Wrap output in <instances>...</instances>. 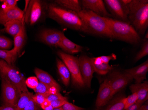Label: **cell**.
Segmentation results:
<instances>
[{"label":"cell","instance_id":"obj_1","mask_svg":"<svg viewBox=\"0 0 148 110\" xmlns=\"http://www.w3.org/2000/svg\"><path fill=\"white\" fill-rule=\"evenodd\" d=\"M127 5L128 20L139 35H144L148 27V0H131Z\"/></svg>","mask_w":148,"mask_h":110},{"label":"cell","instance_id":"obj_2","mask_svg":"<svg viewBox=\"0 0 148 110\" xmlns=\"http://www.w3.org/2000/svg\"><path fill=\"white\" fill-rule=\"evenodd\" d=\"M77 14L84 25L86 33L111 38L106 18L86 9H82Z\"/></svg>","mask_w":148,"mask_h":110},{"label":"cell","instance_id":"obj_3","mask_svg":"<svg viewBox=\"0 0 148 110\" xmlns=\"http://www.w3.org/2000/svg\"><path fill=\"white\" fill-rule=\"evenodd\" d=\"M49 17L70 28L86 33L85 27L77 13L50 4L48 7Z\"/></svg>","mask_w":148,"mask_h":110},{"label":"cell","instance_id":"obj_4","mask_svg":"<svg viewBox=\"0 0 148 110\" xmlns=\"http://www.w3.org/2000/svg\"><path fill=\"white\" fill-rule=\"evenodd\" d=\"M106 19L111 38L131 44H137L139 43L140 36L130 23L111 18H106Z\"/></svg>","mask_w":148,"mask_h":110},{"label":"cell","instance_id":"obj_5","mask_svg":"<svg viewBox=\"0 0 148 110\" xmlns=\"http://www.w3.org/2000/svg\"><path fill=\"white\" fill-rule=\"evenodd\" d=\"M1 60L0 77L3 78L16 87L21 93L29 92L25 84V80L14 66Z\"/></svg>","mask_w":148,"mask_h":110},{"label":"cell","instance_id":"obj_6","mask_svg":"<svg viewBox=\"0 0 148 110\" xmlns=\"http://www.w3.org/2000/svg\"><path fill=\"white\" fill-rule=\"evenodd\" d=\"M57 54L69 69L73 86L78 88L84 87L85 86L81 74L78 58L62 51H58Z\"/></svg>","mask_w":148,"mask_h":110},{"label":"cell","instance_id":"obj_7","mask_svg":"<svg viewBox=\"0 0 148 110\" xmlns=\"http://www.w3.org/2000/svg\"><path fill=\"white\" fill-rule=\"evenodd\" d=\"M1 98L3 104L17 105L21 92L14 85L1 78Z\"/></svg>","mask_w":148,"mask_h":110},{"label":"cell","instance_id":"obj_8","mask_svg":"<svg viewBox=\"0 0 148 110\" xmlns=\"http://www.w3.org/2000/svg\"><path fill=\"white\" fill-rule=\"evenodd\" d=\"M133 80V78L129 74L126 72H121L118 71L113 72L109 78H107L112 89L113 96L122 90Z\"/></svg>","mask_w":148,"mask_h":110},{"label":"cell","instance_id":"obj_9","mask_svg":"<svg viewBox=\"0 0 148 110\" xmlns=\"http://www.w3.org/2000/svg\"><path fill=\"white\" fill-rule=\"evenodd\" d=\"M78 59L81 74L85 86L90 88L93 74L95 72L91 58L82 55Z\"/></svg>","mask_w":148,"mask_h":110},{"label":"cell","instance_id":"obj_10","mask_svg":"<svg viewBox=\"0 0 148 110\" xmlns=\"http://www.w3.org/2000/svg\"><path fill=\"white\" fill-rule=\"evenodd\" d=\"M104 2L114 16L124 22L128 20V7L122 0H105Z\"/></svg>","mask_w":148,"mask_h":110},{"label":"cell","instance_id":"obj_11","mask_svg":"<svg viewBox=\"0 0 148 110\" xmlns=\"http://www.w3.org/2000/svg\"><path fill=\"white\" fill-rule=\"evenodd\" d=\"M81 3L83 9L88 10L105 18H110L111 16L102 0H83Z\"/></svg>","mask_w":148,"mask_h":110},{"label":"cell","instance_id":"obj_12","mask_svg":"<svg viewBox=\"0 0 148 110\" xmlns=\"http://www.w3.org/2000/svg\"><path fill=\"white\" fill-rule=\"evenodd\" d=\"M64 34L55 30L46 29L40 33V38L46 44L55 47H59L62 37Z\"/></svg>","mask_w":148,"mask_h":110},{"label":"cell","instance_id":"obj_13","mask_svg":"<svg viewBox=\"0 0 148 110\" xmlns=\"http://www.w3.org/2000/svg\"><path fill=\"white\" fill-rule=\"evenodd\" d=\"M113 97L112 89L107 79H106L100 86L95 105L97 107L104 106L109 102Z\"/></svg>","mask_w":148,"mask_h":110},{"label":"cell","instance_id":"obj_14","mask_svg":"<svg viewBox=\"0 0 148 110\" xmlns=\"http://www.w3.org/2000/svg\"><path fill=\"white\" fill-rule=\"evenodd\" d=\"M42 5L40 1H31L26 15L25 16V21L31 25L36 24L42 14Z\"/></svg>","mask_w":148,"mask_h":110},{"label":"cell","instance_id":"obj_15","mask_svg":"<svg viewBox=\"0 0 148 110\" xmlns=\"http://www.w3.org/2000/svg\"><path fill=\"white\" fill-rule=\"evenodd\" d=\"M24 17V11L17 6L7 11H3L0 9V24L3 25L10 21L22 20Z\"/></svg>","mask_w":148,"mask_h":110},{"label":"cell","instance_id":"obj_16","mask_svg":"<svg viewBox=\"0 0 148 110\" xmlns=\"http://www.w3.org/2000/svg\"><path fill=\"white\" fill-rule=\"evenodd\" d=\"M148 72V60L137 67L125 70V72L129 74L135 80V83L143 82L146 79Z\"/></svg>","mask_w":148,"mask_h":110},{"label":"cell","instance_id":"obj_17","mask_svg":"<svg viewBox=\"0 0 148 110\" xmlns=\"http://www.w3.org/2000/svg\"><path fill=\"white\" fill-rule=\"evenodd\" d=\"M130 89L132 93H136L137 94L138 97L137 102L143 105L148 101V81L132 84L130 86Z\"/></svg>","mask_w":148,"mask_h":110},{"label":"cell","instance_id":"obj_18","mask_svg":"<svg viewBox=\"0 0 148 110\" xmlns=\"http://www.w3.org/2000/svg\"><path fill=\"white\" fill-rule=\"evenodd\" d=\"M34 72L39 82L49 86L55 87L60 91V85L49 73L38 68L35 69Z\"/></svg>","mask_w":148,"mask_h":110},{"label":"cell","instance_id":"obj_19","mask_svg":"<svg viewBox=\"0 0 148 110\" xmlns=\"http://www.w3.org/2000/svg\"><path fill=\"white\" fill-rule=\"evenodd\" d=\"M58 47L61 48L64 52L71 54L79 53L83 49V47L73 43L66 38L64 34L62 37Z\"/></svg>","mask_w":148,"mask_h":110},{"label":"cell","instance_id":"obj_20","mask_svg":"<svg viewBox=\"0 0 148 110\" xmlns=\"http://www.w3.org/2000/svg\"><path fill=\"white\" fill-rule=\"evenodd\" d=\"M25 24V15L21 20H15L7 22L4 24V30L6 32L14 37L20 32Z\"/></svg>","mask_w":148,"mask_h":110},{"label":"cell","instance_id":"obj_21","mask_svg":"<svg viewBox=\"0 0 148 110\" xmlns=\"http://www.w3.org/2000/svg\"><path fill=\"white\" fill-rule=\"evenodd\" d=\"M57 67L58 72L61 78L63 84L65 86L68 87L70 84L71 74L68 68L62 60L57 59Z\"/></svg>","mask_w":148,"mask_h":110},{"label":"cell","instance_id":"obj_22","mask_svg":"<svg viewBox=\"0 0 148 110\" xmlns=\"http://www.w3.org/2000/svg\"><path fill=\"white\" fill-rule=\"evenodd\" d=\"M55 2L62 8L76 13L83 9L81 3L78 0H57Z\"/></svg>","mask_w":148,"mask_h":110},{"label":"cell","instance_id":"obj_23","mask_svg":"<svg viewBox=\"0 0 148 110\" xmlns=\"http://www.w3.org/2000/svg\"><path fill=\"white\" fill-rule=\"evenodd\" d=\"M25 39V30L24 25L21 30L14 37V47L12 50L18 54L24 46Z\"/></svg>","mask_w":148,"mask_h":110},{"label":"cell","instance_id":"obj_24","mask_svg":"<svg viewBox=\"0 0 148 110\" xmlns=\"http://www.w3.org/2000/svg\"><path fill=\"white\" fill-rule=\"evenodd\" d=\"M17 53L12 49L11 50L0 49V58L4 59V61L10 65L13 66L17 58Z\"/></svg>","mask_w":148,"mask_h":110},{"label":"cell","instance_id":"obj_25","mask_svg":"<svg viewBox=\"0 0 148 110\" xmlns=\"http://www.w3.org/2000/svg\"><path fill=\"white\" fill-rule=\"evenodd\" d=\"M125 97L123 95H121L114 98L105 110H125Z\"/></svg>","mask_w":148,"mask_h":110},{"label":"cell","instance_id":"obj_26","mask_svg":"<svg viewBox=\"0 0 148 110\" xmlns=\"http://www.w3.org/2000/svg\"><path fill=\"white\" fill-rule=\"evenodd\" d=\"M36 93H40L43 95L48 94H54L59 92V90L55 87H50L39 82L38 86L34 89Z\"/></svg>","mask_w":148,"mask_h":110},{"label":"cell","instance_id":"obj_27","mask_svg":"<svg viewBox=\"0 0 148 110\" xmlns=\"http://www.w3.org/2000/svg\"><path fill=\"white\" fill-rule=\"evenodd\" d=\"M33 95V93L29 92L21 93L16 105L17 110H24Z\"/></svg>","mask_w":148,"mask_h":110},{"label":"cell","instance_id":"obj_28","mask_svg":"<svg viewBox=\"0 0 148 110\" xmlns=\"http://www.w3.org/2000/svg\"><path fill=\"white\" fill-rule=\"evenodd\" d=\"M93 66L95 72H96V73L101 75H105L107 74L113 68L112 66H110L109 64H106L104 63L99 65L93 64Z\"/></svg>","mask_w":148,"mask_h":110},{"label":"cell","instance_id":"obj_29","mask_svg":"<svg viewBox=\"0 0 148 110\" xmlns=\"http://www.w3.org/2000/svg\"><path fill=\"white\" fill-rule=\"evenodd\" d=\"M148 40H145L143 43L142 48L140 49L138 53L136 55L134 61L135 62L139 60L140 59L143 58L144 57L148 55Z\"/></svg>","mask_w":148,"mask_h":110},{"label":"cell","instance_id":"obj_30","mask_svg":"<svg viewBox=\"0 0 148 110\" xmlns=\"http://www.w3.org/2000/svg\"><path fill=\"white\" fill-rule=\"evenodd\" d=\"M12 45V41L10 38L0 35V49H10Z\"/></svg>","mask_w":148,"mask_h":110},{"label":"cell","instance_id":"obj_31","mask_svg":"<svg viewBox=\"0 0 148 110\" xmlns=\"http://www.w3.org/2000/svg\"><path fill=\"white\" fill-rule=\"evenodd\" d=\"M2 3L1 9L3 11H7L14 8L17 4V0H3L0 1Z\"/></svg>","mask_w":148,"mask_h":110},{"label":"cell","instance_id":"obj_32","mask_svg":"<svg viewBox=\"0 0 148 110\" xmlns=\"http://www.w3.org/2000/svg\"><path fill=\"white\" fill-rule=\"evenodd\" d=\"M138 97L136 93H132L124 99L125 109L134 105L138 101Z\"/></svg>","mask_w":148,"mask_h":110},{"label":"cell","instance_id":"obj_33","mask_svg":"<svg viewBox=\"0 0 148 110\" xmlns=\"http://www.w3.org/2000/svg\"><path fill=\"white\" fill-rule=\"evenodd\" d=\"M39 82L38 78L36 77H30L25 80V84L27 87L33 90L36 88Z\"/></svg>","mask_w":148,"mask_h":110},{"label":"cell","instance_id":"obj_34","mask_svg":"<svg viewBox=\"0 0 148 110\" xmlns=\"http://www.w3.org/2000/svg\"><path fill=\"white\" fill-rule=\"evenodd\" d=\"M47 100L50 102L58 100H65L68 101V98L63 96L60 92H58L54 94H48L45 95Z\"/></svg>","mask_w":148,"mask_h":110},{"label":"cell","instance_id":"obj_35","mask_svg":"<svg viewBox=\"0 0 148 110\" xmlns=\"http://www.w3.org/2000/svg\"><path fill=\"white\" fill-rule=\"evenodd\" d=\"M40 106L34 101L32 98L26 106L24 110H40Z\"/></svg>","mask_w":148,"mask_h":110},{"label":"cell","instance_id":"obj_36","mask_svg":"<svg viewBox=\"0 0 148 110\" xmlns=\"http://www.w3.org/2000/svg\"><path fill=\"white\" fill-rule=\"evenodd\" d=\"M61 107L63 110H84L82 107L77 106L75 105H73L71 103L66 102L64 105H63Z\"/></svg>","mask_w":148,"mask_h":110},{"label":"cell","instance_id":"obj_37","mask_svg":"<svg viewBox=\"0 0 148 110\" xmlns=\"http://www.w3.org/2000/svg\"><path fill=\"white\" fill-rule=\"evenodd\" d=\"M32 99L36 104L40 106L46 100L45 96L43 94L36 93L32 96Z\"/></svg>","mask_w":148,"mask_h":110},{"label":"cell","instance_id":"obj_38","mask_svg":"<svg viewBox=\"0 0 148 110\" xmlns=\"http://www.w3.org/2000/svg\"><path fill=\"white\" fill-rule=\"evenodd\" d=\"M66 102H68L67 100H56V101L51 102V104L54 108H60V107H61L63 105H64Z\"/></svg>","mask_w":148,"mask_h":110},{"label":"cell","instance_id":"obj_39","mask_svg":"<svg viewBox=\"0 0 148 110\" xmlns=\"http://www.w3.org/2000/svg\"><path fill=\"white\" fill-rule=\"evenodd\" d=\"M101 57L103 63L109 64L110 61L111 60H115L117 59V56L115 54L112 53L109 56H102Z\"/></svg>","mask_w":148,"mask_h":110},{"label":"cell","instance_id":"obj_40","mask_svg":"<svg viewBox=\"0 0 148 110\" xmlns=\"http://www.w3.org/2000/svg\"><path fill=\"white\" fill-rule=\"evenodd\" d=\"M0 110H17V109L16 106L3 104L2 106H0Z\"/></svg>","mask_w":148,"mask_h":110},{"label":"cell","instance_id":"obj_41","mask_svg":"<svg viewBox=\"0 0 148 110\" xmlns=\"http://www.w3.org/2000/svg\"><path fill=\"white\" fill-rule=\"evenodd\" d=\"M142 105V104L136 102L135 104L125 109V110H140V107Z\"/></svg>","mask_w":148,"mask_h":110},{"label":"cell","instance_id":"obj_42","mask_svg":"<svg viewBox=\"0 0 148 110\" xmlns=\"http://www.w3.org/2000/svg\"><path fill=\"white\" fill-rule=\"evenodd\" d=\"M93 64L96 65H100L103 63V60L100 57H97L91 58Z\"/></svg>","mask_w":148,"mask_h":110},{"label":"cell","instance_id":"obj_43","mask_svg":"<svg viewBox=\"0 0 148 110\" xmlns=\"http://www.w3.org/2000/svg\"><path fill=\"white\" fill-rule=\"evenodd\" d=\"M51 105V102H50L49 101H48V100L46 99V100L44 101V102L40 105V107H41V109L44 110L45 108L50 105Z\"/></svg>","mask_w":148,"mask_h":110},{"label":"cell","instance_id":"obj_44","mask_svg":"<svg viewBox=\"0 0 148 110\" xmlns=\"http://www.w3.org/2000/svg\"><path fill=\"white\" fill-rule=\"evenodd\" d=\"M140 110H148V101L144 103L140 107Z\"/></svg>","mask_w":148,"mask_h":110},{"label":"cell","instance_id":"obj_45","mask_svg":"<svg viewBox=\"0 0 148 110\" xmlns=\"http://www.w3.org/2000/svg\"><path fill=\"white\" fill-rule=\"evenodd\" d=\"M53 109H54V108L52 107V106L51 105H50L49 106L46 107V108H45L43 110H53Z\"/></svg>","mask_w":148,"mask_h":110},{"label":"cell","instance_id":"obj_46","mask_svg":"<svg viewBox=\"0 0 148 110\" xmlns=\"http://www.w3.org/2000/svg\"><path fill=\"white\" fill-rule=\"evenodd\" d=\"M53 110H63L62 109H61V107H60V108H54Z\"/></svg>","mask_w":148,"mask_h":110},{"label":"cell","instance_id":"obj_47","mask_svg":"<svg viewBox=\"0 0 148 110\" xmlns=\"http://www.w3.org/2000/svg\"><path fill=\"white\" fill-rule=\"evenodd\" d=\"M0 65H1V60H0Z\"/></svg>","mask_w":148,"mask_h":110}]
</instances>
